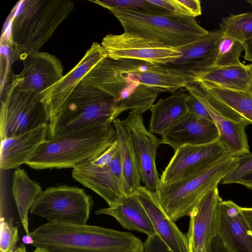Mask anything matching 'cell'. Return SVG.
<instances>
[{"instance_id":"6da1fadb","label":"cell","mask_w":252,"mask_h":252,"mask_svg":"<svg viewBox=\"0 0 252 252\" xmlns=\"http://www.w3.org/2000/svg\"><path fill=\"white\" fill-rule=\"evenodd\" d=\"M186 71L131 59L106 57L85 77L82 83L99 89L114 100L117 117L127 110H150L159 93L175 92L189 83Z\"/></svg>"},{"instance_id":"7a4b0ae2","label":"cell","mask_w":252,"mask_h":252,"mask_svg":"<svg viewBox=\"0 0 252 252\" xmlns=\"http://www.w3.org/2000/svg\"><path fill=\"white\" fill-rule=\"evenodd\" d=\"M30 235L32 246L47 252H144L133 234L99 226L49 222Z\"/></svg>"},{"instance_id":"3957f363","label":"cell","mask_w":252,"mask_h":252,"mask_svg":"<svg viewBox=\"0 0 252 252\" xmlns=\"http://www.w3.org/2000/svg\"><path fill=\"white\" fill-rule=\"evenodd\" d=\"M70 0H22L9 15L8 36L13 61H24L40 52L55 31L74 9Z\"/></svg>"},{"instance_id":"277c9868","label":"cell","mask_w":252,"mask_h":252,"mask_svg":"<svg viewBox=\"0 0 252 252\" xmlns=\"http://www.w3.org/2000/svg\"><path fill=\"white\" fill-rule=\"evenodd\" d=\"M117 140L112 124L94 125L44 141L26 165L36 170L73 168L102 154Z\"/></svg>"},{"instance_id":"5b68a950","label":"cell","mask_w":252,"mask_h":252,"mask_svg":"<svg viewBox=\"0 0 252 252\" xmlns=\"http://www.w3.org/2000/svg\"><path fill=\"white\" fill-rule=\"evenodd\" d=\"M116 106L106 93L81 83L65 106L49 123L48 139H56L101 124H112Z\"/></svg>"},{"instance_id":"8992f818","label":"cell","mask_w":252,"mask_h":252,"mask_svg":"<svg viewBox=\"0 0 252 252\" xmlns=\"http://www.w3.org/2000/svg\"><path fill=\"white\" fill-rule=\"evenodd\" d=\"M235 165V157L228 155L208 168L181 180L160 182L156 193L161 208L174 222L189 216L200 199L218 187Z\"/></svg>"},{"instance_id":"52a82bcc","label":"cell","mask_w":252,"mask_h":252,"mask_svg":"<svg viewBox=\"0 0 252 252\" xmlns=\"http://www.w3.org/2000/svg\"><path fill=\"white\" fill-rule=\"evenodd\" d=\"M109 10L119 21L125 32L153 38L177 49L209 32L194 18L189 16L126 9L111 8Z\"/></svg>"},{"instance_id":"ba28073f","label":"cell","mask_w":252,"mask_h":252,"mask_svg":"<svg viewBox=\"0 0 252 252\" xmlns=\"http://www.w3.org/2000/svg\"><path fill=\"white\" fill-rule=\"evenodd\" d=\"M93 204L92 197L85 189L60 185L43 190L30 213L49 222L85 225L87 224Z\"/></svg>"},{"instance_id":"9c48e42d","label":"cell","mask_w":252,"mask_h":252,"mask_svg":"<svg viewBox=\"0 0 252 252\" xmlns=\"http://www.w3.org/2000/svg\"><path fill=\"white\" fill-rule=\"evenodd\" d=\"M49 123L40 94L20 90L11 80L1 99L0 140L23 134Z\"/></svg>"},{"instance_id":"30bf717a","label":"cell","mask_w":252,"mask_h":252,"mask_svg":"<svg viewBox=\"0 0 252 252\" xmlns=\"http://www.w3.org/2000/svg\"><path fill=\"white\" fill-rule=\"evenodd\" d=\"M71 174L74 180L101 196L109 207L118 205L127 196L119 146L111 161L99 156L75 167Z\"/></svg>"},{"instance_id":"8fae6325","label":"cell","mask_w":252,"mask_h":252,"mask_svg":"<svg viewBox=\"0 0 252 252\" xmlns=\"http://www.w3.org/2000/svg\"><path fill=\"white\" fill-rule=\"evenodd\" d=\"M101 45L111 59H136L164 65L174 63L182 55L177 48L157 39L125 31L107 34Z\"/></svg>"},{"instance_id":"7c38bea8","label":"cell","mask_w":252,"mask_h":252,"mask_svg":"<svg viewBox=\"0 0 252 252\" xmlns=\"http://www.w3.org/2000/svg\"><path fill=\"white\" fill-rule=\"evenodd\" d=\"M107 54L97 42H93L78 63L57 82L39 94L49 123L61 112L87 74Z\"/></svg>"},{"instance_id":"4fadbf2b","label":"cell","mask_w":252,"mask_h":252,"mask_svg":"<svg viewBox=\"0 0 252 252\" xmlns=\"http://www.w3.org/2000/svg\"><path fill=\"white\" fill-rule=\"evenodd\" d=\"M137 159L141 181L148 189L156 191L160 183L156 166V155L161 139L148 129L142 114L130 111L122 121Z\"/></svg>"},{"instance_id":"5bb4252c","label":"cell","mask_w":252,"mask_h":252,"mask_svg":"<svg viewBox=\"0 0 252 252\" xmlns=\"http://www.w3.org/2000/svg\"><path fill=\"white\" fill-rule=\"evenodd\" d=\"M228 155L219 141L178 148L162 172L160 182L172 183L203 171Z\"/></svg>"},{"instance_id":"9a60e30c","label":"cell","mask_w":252,"mask_h":252,"mask_svg":"<svg viewBox=\"0 0 252 252\" xmlns=\"http://www.w3.org/2000/svg\"><path fill=\"white\" fill-rule=\"evenodd\" d=\"M21 72L12 73L11 80L21 90L40 94L63 77V67L60 60L48 52H38L23 61Z\"/></svg>"},{"instance_id":"2e32d148","label":"cell","mask_w":252,"mask_h":252,"mask_svg":"<svg viewBox=\"0 0 252 252\" xmlns=\"http://www.w3.org/2000/svg\"><path fill=\"white\" fill-rule=\"evenodd\" d=\"M218 187L206 192L198 201L189 217L187 237L191 252H205L217 233L218 210L221 200Z\"/></svg>"},{"instance_id":"e0dca14e","label":"cell","mask_w":252,"mask_h":252,"mask_svg":"<svg viewBox=\"0 0 252 252\" xmlns=\"http://www.w3.org/2000/svg\"><path fill=\"white\" fill-rule=\"evenodd\" d=\"M217 234L232 252H252V230L241 207L231 200H221Z\"/></svg>"},{"instance_id":"ac0fdd59","label":"cell","mask_w":252,"mask_h":252,"mask_svg":"<svg viewBox=\"0 0 252 252\" xmlns=\"http://www.w3.org/2000/svg\"><path fill=\"white\" fill-rule=\"evenodd\" d=\"M219 139L217 127L213 121L187 112L161 136L162 144L174 150L185 145H200Z\"/></svg>"},{"instance_id":"d6986e66","label":"cell","mask_w":252,"mask_h":252,"mask_svg":"<svg viewBox=\"0 0 252 252\" xmlns=\"http://www.w3.org/2000/svg\"><path fill=\"white\" fill-rule=\"evenodd\" d=\"M184 89L194 94L205 106L217 127L218 141L228 155L238 157L250 152L246 132L248 123L232 120L216 111L196 84L188 85Z\"/></svg>"},{"instance_id":"ffe728a7","label":"cell","mask_w":252,"mask_h":252,"mask_svg":"<svg viewBox=\"0 0 252 252\" xmlns=\"http://www.w3.org/2000/svg\"><path fill=\"white\" fill-rule=\"evenodd\" d=\"M156 233L172 252H190L187 236L184 234L161 208L156 191L141 186L137 190Z\"/></svg>"},{"instance_id":"44dd1931","label":"cell","mask_w":252,"mask_h":252,"mask_svg":"<svg viewBox=\"0 0 252 252\" xmlns=\"http://www.w3.org/2000/svg\"><path fill=\"white\" fill-rule=\"evenodd\" d=\"M49 124L40 126L23 134L0 141V168L3 170L19 168L26 164L48 136Z\"/></svg>"},{"instance_id":"7402d4cb","label":"cell","mask_w":252,"mask_h":252,"mask_svg":"<svg viewBox=\"0 0 252 252\" xmlns=\"http://www.w3.org/2000/svg\"><path fill=\"white\" fill-rule=\"evenodd\" d=\"M223 32L220 29L209 31L207 34L178 49L181 57L168 66L190 74L213 67L219 41Z\"/></svg>"},{"instance_id":"603a6c76","label":"cell","mask_w":252,"mask_h":252,"mask_svg":"<svg viewBox=\"0 0 252 252\" xmlns=\"http://www.w3.org/2000/svg\"><path fill=\"white\" fill-rule=\"evenodd\" d=\"M95 214L115 218L124 228L146 234H156V230L137 192L127 195L118 205L99 209Z\"/></svg>"},{"instance_id":"cb8c5ba5","label":"cell","mask_w":252,"mask_h":252,"mask_svg":"<svg viewBox=\"0 0 252 252\" xmlns=\"http://www.w3.org/2000/svg\"><path fill=\"white\" fill-rule=\"evenodd\" d=\"M187 91L180 89L159 99L150 109L149 131L160 136L188 112Z\"/></svg>"},{"instance_id":"d4e9b609","label":"cell","mask_w":252,"mask_h":252,"mask_svg":"<svg viewBox=\"0 0 252 252\" xmlns=\"http://www.w3.org/2000/svg\"><path fill=\"white\" fill-rule=\"evenodd\" d=\"M195 84L203 82L210 86L233 91L249 92L251 78L247 65L212 67L191 74Z\"/></svg>"},{"instance_id":"484cf974","label":"cell","mask_w":252,"mask_h":252,"mask_svg":"<svg viewBox=\"0 0 252 252\" xmlns=\"http://www.w3.org/2000/svg\"><path fill=\"white\" fill-rule=\"evenodd\" d=\"M39 184L32 179L26 171L16 169L13 174L12 193L19 217L26 235H30L28 214L36 198L42 192Z\"/></svg>"},{"instance_id":"4316f807","label":"cell","mask_w":252,"mask_h":252,"mask_svg":"<svg viewBox=\"0 0 252 252\" xmlns=\"http://www.w3.org/2000/svg\"><path fill=\"white\" fill-rule=\"evenodd\" d=\"M120 148L123 175L127 195L137 192L141 186V178L135 154L122 121L117 118L113 122Z\"/></svg>"},{"instance_id":"83f0119b","label":"cell","mask_w":252,"mask_h":252,"mask_svg":"<svg viewBox=\"0 0 252 252\" xmlns=\"http://www.w3.org/2000/svg\"><path fill=\"white\" fill-rule=\"evenodd\" d=\"M195 84L205 94L230 110L241 121L252 125V94L251 93L219 88L203 82Z\"/></svg>"},{"instance_id":"f1b7e54d","label":"cell","mask_w":252,"mask_h":252,"mask_svg":"<svg viewBox=\"0 0 252 252\" xmlns=\"http://www.w3.org/2000/svg\"><path fill=\"white\" fill-rule=\"evenodd\" d=\"M220 28L224 35L244 44L252 38V12L224 17Z\"/></svg>"},{"instance_id":"f546056e","label":"cell","mask_w":252,"mask_h":252,"mask_svg":"<svg viewBox=\"0 0 252 252\" xmlns=\"http://www.w3.org/2000/svg\"><path fill=\"white\" fill-rule=\"evenodd\" d=\"M244 50V44L223 33L218 42L213 67L244 64L240 61V58Z\"/></svg>"},{"instance_id":"4dcf8cb0","label":"cell","mask_w":252,"mask_h":252,"mask_svg":"<svg viewBox=\"0 0 252 252\" xmlns=\"http://www.w3.org/2000/svg\"><path fill=\"white\" fill-rule=\"evenodd\" d=\"M0 230V252H14L19 240L18 228L11 220L1 217Z\"/></svg>"},{"instance_id":"1f68e13d","label":"cell","mask_w":252,"mask_h":252,"mask_svg":"<svg viewBox=\"0 0 252 252\" xmlns=\"http://www.w3.org/2000/svg\"><path fill=\"white\" fill-rule=\"evenodd\" d=\"M90 1L108 10L111 8L126 9L155 13L153 6L147 0H95Z\"/></svg>"},{"instance_id":"d6a6232c","label":"cell","mask_w":252,"mask_h":252,"mask_svg":"<svg viewBox=\"0 0 252 252\" xmlns=\"http://www.w3.org/2000/svg\"><path fill=\"white\" fill-rule=\"evenodd\" d=\"M236 165L223 178V184H236L242 176L252 171V152L235 157Z\"/></svg>"},{"instance_id":"836d02e7","label":"cell","mask_w":252,"mask_h":252,"mask_svg":"<svg viewBox=\"0 0 252 252\" xmlns=\"http://www.w3.org/2000/svg\"><path fill=\"white\" fill-rule=\"evenodd\" d=\"M156 13L166 15L187 16L177 0H147Z\"/></svg>"},{"instance_id":"e575fe53","label":"cell","mask_w":252,"mask_h":252,"mask_svg":"<svg viewBox=\"0 0 252 252\" xmlns=\"http://www.w3.org/2000/svg\"><path fill=\"white\" fill-rule=\"evenodd\" d=\"M188 112L213 121L208 111L200 101L192 94L188 92Z\"/></svg>"},{"instance_id":"d590c367","label":"cell","mask_w":252,"mask_h":252,"mask_svg":"<svg viewBox=\"0 0 252 252\" xmlns=\"http://www.w3.org/2000/svg\"><path fill=\"white\" fill-rule=\"evenodd\" d=\"M144 252H172L158 234L148 236L144 243Z\"/></svg>"},{"instance_id":"8d00e7d4","label":"cell","mask_w":252,"mask_h":252,"mask_svg":"<svg viewBox=\"0 0 252 252\" xmlns=\"http://www.w3.org/2000/svg\"><path fill=\"white\" fill-rule=\"evenodd\" d=\"M188 16L195 18L202 14L201 2L199 0H177Z\"/></svg>"},{"instance_id":"74e56055","label":"cell","mask_w":252,"mask_h":252,"mask_svg":"<svg viewBox=\"0 0 252 252\" xmlns=\"http://www.w3.org/2000/svg\"><path fill=\"white\" fill-rule=\"evenodd\" d=\"M205 252H232L217 234L213 238Z\"/></svg>"},{"instance_id":"f35d334b","label":"cell","mask_w":252,"mask_h":252,"mask_svg":"<svg viewBox=\"0 0 252 252\" xmlns=\"http://www.w3.org/2000/svg\"><path fill=\"white\" fill-rule=\"evenodd\" d=\"M252 189V171L241 177L236 183Z\"/></svg>"},{"instance_id":"ab89813d","label":"cell","mask_w":252,"mask_h":252,"mask_svg":"<svg viewBox=\"0 0 252 252\" xmlns=\"http://www.w3.org/2000/svg\"><path fill=\"white\" fill-rule=\"evenodd\" d=\"M244 45L245 59L252 63V38L247 41Z\"/></svg>"},{"instance_id":"60d3db41","label":"cell","mask_w":252,"mask_h":252,"mask_svg":"<svg viewBox=\"0 0 252 252\" xmlns=\"http://www.w3.org/2000/svg\"><path fill=\"white\" fill-rule=\"evenodd\" d=\"M241 210L252 230V208L241 207Z\"/></svg>"},{"instance_id":"b9f144b4","label":"cell","mask_w":252,"mask_h":252,"mask_svg":"<svg viewBox=\"0 0 252 252\" xmlns=\"http://www.w3.org/2000/svg\"><path fill=\"white\" fill-rule=\"evenodd\" d=\"M23 243L26 245H31L33 243V240L30 235H25L22 238Z\"/></svg>"},{"instance_id":"7bdbcfd3","label":"cell","mask_w":252,"mask_h":252,"mask_svg":"<svg viewBox=\"0 0 252 252\" xmlns=\"http://www.w3.org/2000/svg\"><path fill=\"white\" fill-rule=\"evenodd\" d=\"M14 252H27L26 247L24 244H22L19 246L17 247Z\"/></svg>"},{"instance_id":"ee69618b","label":"cell","mask_w":252,"mask_h":252,"mask_svg":"<svg viewBox=\"0 0 252 252\" xmlns=\"http://www.w3.org/2000/svg\"><path fill=\"white\" fill-rule=\"evenodd\" d=\"M247 65L249 68V70L250 75H251V87H250V89L249 92L252 94V63H250Z\"/></svg>"},{"instance_id":"f6af8a7d","label":"cell","mask_w":252,"mask_h":252,"mask_svg":"<svg viewBox=\"0 0 252 252\" xmlns=\"http://www.w3.org/2000/svg\"><path fill=\"white\" fill-rule=\"evenodd\" d=\"M32 252H47L45 250L38 248H35V249Z\"/></svg>"},{"instance_id":"bcb514c9","label":"cell","mask_w":252,"mask_h":252,"mask_svg":"<svg viewBox=\"0 0 252 252\" xmlns=\"http://www.w3.org/2000/svg\"><path fill=\"white\" fill-rule=\"evenodd\" d=\"M247 1L252 6V0H247Z\"/></svg>"},{"instance_id":"7dc6e473","label":"cell","mask_w":252,"mask_h":252,"mask_svg":"<svg viewBox=\"0 0 252 252\" xmlns=\"http://www.w3.org/2000/svg\"><path fill=\"white\" fill-rule=\"evenodd\" d=\"M196 252H205L202 250H197Z\"/></svg>"},{"instance_id":"c3c4849f","label":"cell","mask_w":252,"mask_h":252,"mask_svg":"<svg viewBox=\"0 0 252 252\" xmlns=\"http://www.w3.org/2000/svg\"></svg>"}]
</instances>
